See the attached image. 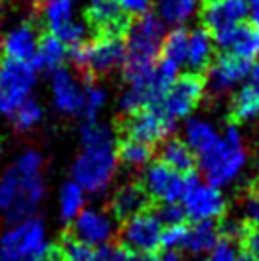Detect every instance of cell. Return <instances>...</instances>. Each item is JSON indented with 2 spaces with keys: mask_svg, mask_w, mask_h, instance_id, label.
<instances>
[{
  "mask_svg": "<svg viewBox=\"0 0 259 261\" xmlns=\"http://www.w3.org/2000/svg\"><path fill=\"white\" fill-rule=\"evenodd\" d=\"M232 115L237 120H253L259 116V94L250 84L242 86L232 99Z\"/></svg>",
  "mask_w": 259,
  "mask_h": 261,
  "instance_id": "1f68e13d",
  "label": "cell"
},
{
  "mask_svg": "<svg viewBox=\"0 0 259 261\" xmlns=\"http://www.w3.org/2000/svg\"><path fill=\"white\" fill-rule=\"evenodd\" d=\"M17 109V105H15L8 94L0 88V116H12L14 115V111Z\"/></svg>",
  "mask_w": 259,
  "mask_h": 261,
  "instance_id": "ee69618b",
  "label": "cell"
},
{
  "mask_svg": "<svg viewBox=\"0 0 259 261\" xmlns=\"http://www.w3.org/2000/svg\"><path fill=\"white\" fill-rule=\"evenodd\" d=\"M82 151L71 168L72 181L79 183L84 193H105L116 175L118 152L113 130L97 120H86L80 126Z\"/></svg>",
  "mask_w": 259,
  "mask_h": 261,
  "instance_id": "7a4b0ae2",
  "label": "cell"
},
{
  "mask_svg": "<svg viewBox=\"0 0 259 261\" xmlns=\"http://www.w3.org/2000/svg\"><path fill=\"white\" fill-rule=\"evenodd\" d=\"M88 21L103 33L122 35L126 31L124 14L113 0H90L88 4Z\"/></svg>",
  "mask_w": 259,
  "mask_h": 261,
  "instance_id": "7402d4cb",
  "label": "cell"
},
{
  "mask_svg": "<svg viewBox=\"0 0 259 261\" xmlns=\"http://www.w3.org/2000/svg\"><path fill=\"white\" fill-rule=\"evenodd\" d=\"M185 225H173V227H164L162 231V240H160V248H164L166 252H177L183 248V240H185Z\"/></svg>",
  "mask_w": 259,
  "mask_h": 261,
  "instance_id": "74e56055",
  "label": "cell"
},
{
  "mask_svg": "<svg viewBox=\"0 0 259 261\" xmlns=\"http://www.w3.org/2000/svg\"><path fill=\"white\" fill-rule=\"evenodd\" d=\"M44 196V159L36 149H27L0 175V214L10 223L33 218Z\"/></svg>",
  "mask_w": 259,
  "mask_h": 261,
  "instance_id": "6da1fadb",
  "label": "cell"
},
{
  "mask_svg": "<svg viewBox=\"0 0 259 261\" xmlns=\"http://www.w3.org/2000/svg\"><path fill=\"white\" fill-rule=\"evenodd\" d=\"M219 130L206 118H189L183 128V141L193 151L194 156L208 152L219 139Z\"/></svg>",
  "mask_w": 259,
  "mask_h": 261,
  "instance_id": "44dd1931",
  "label": "cell"
},
{
  "mask_svg": "<svg viewBox=\"0 0 259 261\" xmlns=\"http://www.w3.org/2000/svg\"><path fill=\"white\" fill-rule=\"evenodd\" d=\"M166 37V23L157 14H145L137 17L128 27L126 38V59H124V79H141L157 65Z\"/></svg>",
  "mask_w": 259,
  "mask_h": 261,
  "instance_id": "3957f363",
  "label": "cell"
},
{
  "mask_svg": "<svg viewBox=\"0 0 259 261\" xmlns=\"http://www.w3.org/2000/svg\"><path fill=\"white\" fill-rule=\"evenodd\" d=\"M219 242V229L214 223H194L187 227L183 250L191 255H208Z\"/></svg>",
  "mask_w": 259,
  "mask_h": 261,
  "instance_id": "d4e9b609",
  "label": "cell"
},
{
  "mask_svg": "<svg viewBox=\"0 0 259 261\" xmlns=\"http://www.w3.org/2000/svg\"><path fill=\"white\" fill-rule=\"evenodd\" d=\"M118 152V162H122L130 168H143L151 162L152 149L151 145H145L134 139H124L120 145L116 147Z\"/></svg>",
  "mask_w": 259,
  "mask_h": 261,
  "instance_id": "4dcf8cb0",
  "label": "cell"
},
{
  "mask_svg": "<svg viewBox=\"0 0 259 261\" xmlns=\"http://www.w3.org/2000/svg\"><path fill=\"white\" fill-rule=\"evenodd\" d=\"M40 14L42 21L54 35L74 21V0H42Z\"/></svg>",
  "mask_w": 259,
  "mask_h": 261,
  "instance_id": "f1b7e54d",
  "label": "cell"
},
{
  "mask_svg": "<svg viewBox=\"0 0 259 261\" xmlns=\"http://www.w3.org/2000/svg\"><path fill=\"white\" fill-rule=\"evenodd\" d=\"M250 86L255 90L259 94V65H255V67H252V71H250Z\"/></svg>",
  "mask_w": 259,
  "mask_h": 261,
  "instance_id": "7dc6e473",
  "label": "cell"
},
{
  "mask_svg": "<svg viewBox=\"0 0 259 261\" xmlns=\"http://www.w3.org/2000/svg\"><path fill=\"white\" fill-rule=\"evenodd\" d=\"M42 115L44 111L40 107V103L35 101V99H27L14 111L12 122H14V128L17 132H31L40 124Z\"/></svg>",
  "mask_w": 259,
  "mask_h": 261,
  "instance_id": "836d02e7",
  "label": "cell"
},
{
  "mask_svg": "<svg viewBox=\"0 0 259 261\" xmlns=\"http://www.w3.org/2000/svg\"><path fill=\"white\" fill-rule=\"evenodd\" d=\"M95 261H154L151 255L137 254L124 246H103L95 250Z\"/></svg>",
  "mask_w": 259,
  "mask_h": 261,
  "instance_id": "d590c367",
  "label": "cell"
},
{
  "mask_svg": "<svg viewBox=\"0 0 259 261\" xmlns=\"http://www.w3.org/2000/svg\"><path fill=\"white\" fill-rule=\"evenodd\" d=\"M250 61L225 54L208 67V88L214 94H227L250 76Z\"/></svg>",
  "mask_w": 259,
  "mask_h": 261,
  "instance_id": "2e32d148",
  "label": "cell"
},
{
  "mask_svg": "<svg viewBox=\"0 0 259 261\" xmlns=\"http://www.w3.org/2000/svg\"><path fill=\"white\" fill-rule=\"evenodd\" d=\"M187 44L189 31H185L183 27H175L170 33H166L162 48H160V56H162L160 59H164L179 69L185 65V59H187Z\"/></svg>",
  "mask_w": 259,
  "mask_h": 261,
  "instance_id": "f546056e",
  "label": "cell"
},
{
  "mask_svg": "<svg viewBox=\"0 0 259 261\" xmlns=\"http://www.w3.org/2000/svg\"><path fill=\"white\" fill-rule=\"evenodd\" d=\"M0 261H61V257L51 250L46 223L33 216L2 232Z\"/></svg>",
  "mask_w": 259,
  "mask_h": 261,
  "instance_id": "5b68a950",
  "label": "cell"
},
{
  "mask_svg": "<svg viewBox=\"0 0 259 261\" xmlns=\"http://www.w3.org/2000/svg\"><path fill=\"white\" fill-rule=\"evenodd\" d=\"M147 198L149 196L145 195V191L139 185H132V183L124 185L111 198V212L115 214L116 218L128 219L145 210Z\"/></svg>",
  "mask_w": 259,
  "mask_h": 261,
  "instance_id": "cb8c5ba5",
  "label": "cell"
},
{
  "mask_svg": "<svg viewBox=\"0 0 259 261\" xmlns=\"http://www.w3.org/2000/svg\"><path fill=\"white\" fill-rule=\"evenodd\" d=\"M2 54H4V37L0 35V56H2Z\"/></svg>",
  "mask_w": 259,
  "mask_h": 261,
  "instance_id": "f907efd6",
  "label": "cell"
},
{
  "mask_svg": "<svg viewBox=\"0 0 259 261\" xmlns=\"http://www.w3.org/2000/svg\"><path fill=\"white\" fill-rule=\"evenodd\" d=\"M248 164V151L238 126H227L217 143L208 152L198 156V166L204 179L221 189L235 183Z\"/></svg>",
  "mask_w": 259,
  "mask_h": 261,
  "instance_id": "277c9868",
  "label": "cell"
},
{
  "mask_svg": "<svg viewBox=\"0 0 259 261\" xmlns=\"http://www.w3.org/2000/svg\"><path fill=\"white\" fill-rule=\"evenodd\" d=\"M69 56L79 69L90 71L94 74L111 73L124 65L126 40L122 38V35L103 33L92 42H84L71 48Z\"/></svg>",
  "mask_w": 259,
  "mask_h": 261,
  "instance_id": "52a82bcc",
  "label": "cell"
},
{
  "mask_svg": "<svg viewBox=\"0 0 259 261\" xmlns=\"http://www.w3.org/2000/svg\"><path fill=\"white\" fill-rule=\"evenodd\" d=\"M0 2H2V0H0Z\"/></svg>",
  "mask_w": 259,
  "mask_h": 261,
  "instance_id": "db71d44e",
  "label": "cell"
},
{
  "mask_svg": "<svg viewBox=\"0 0 259 261\" xmlns=\"http://www.w3.org/2000/svg\"><path fill=\"white\" fill-rule=\"evenodd\" d=\"M248 2V15L252 19V27L259 31V0H246Z\"/></svg>",
  "mask_w": 259,
  "mask_h": 261,
  "instance_id": "f6af8a7d",
  "label": "cell"
},
{
  "mask_svg": "<svg viewBox=\"0 0 259 261\" xmlns=\"http://www.w3.org/2000/svg\"><path fill=\"white\" fill-rule=\"evenodd\" d=\"M238 250L235 242L230 240H219L216 248L210 252L208 255H204V261H237L238 259Z\"/></svg>",
  "mask_w": 259,
  "mask_h": 261,
  "instance_id": "ab89813d",
  "label": "cell"
},
{
  "mask_svg": "<svg viewBox=\"0 0 259 261\" xmlns=\"http://www.w3.org/2000/svg\"><path fill=\"white\" fill-rule=\"evenodd\" d=\"M248 17V2L246 0H217L208 4L204 12V25L206 31L219 40L232 29L240 27Z\"/></svg>",
  "mask_w": 259,
  "mask_h": 261,
  "instance_id": "9a60e30c",
  "label": "cell"
},
{
  "mask_svg": "<svg viewBox=\"0 0 259 261\" xmlns=\"http://www.w3.org/2000/svg\"><path fill=\"white\" fill-rule=\"evenodd\" d=\"M177 73H179V69L175 65L168 63L164 59H159L149 74H145L141 79L130 80L124 94L120 95V101H118L122 113L134 115L137 111L159 107L166 92L179 76Z\"/></svg>",
  "mask_w": 259,
  "mask_h": 261,
  "instance_id": "8992f818",
  "label": "cell"
},
{
  "mask_svg": "<svg viewBox=\"0 0 259 261\" xmlns=\"http://www.w3.org/2000/svg\"><path fill=\"white\" fill-rule=\"evenodd\" d=\"M157 15L168 25L183 27L191 21L200 6V0H154Z\"/></svg>",
  "mask_w": 259,
  "mask_h": 261,
  "instance_id": "4316f807",
  "label": "cell"
},
{
  "mask_svg": "<svg viewBox=\"0 0 259 261\" xmlns=\"http://www.w3.org/2000/svg\"><path fill=\"white\" fill-rule=\"evenodd\" d=\"M206 2H208V4H214V2H217V0H206Z\"/></svg>",
  "mask_w": 259,
  "mask_h": 261,
  "instance_id": "816d5d0a",
  "label": "cell"
},
{
  "mask_svg": "<svg viewBox=\"0 0 259 261\" xmlns=\"http://www.w3.org/2000/svg\"><path fill=\"white\" fill-rule=\"evenodd\" d=\"M204 90H206V84L200 79V74L189 73L177 76L162 97L159 109L173 122H177L181 118H187L196 109V105L200 103Z\"/></svg>",
  "mask_w": 259,
  "mask_h": 261,
  "instance_id": "30bf717a",
  "label": "cell"
},
{
  "mask_svg": "<svg viewBox=\"0 0 259 261\" xmlns=\"http://www.w3.org/2000/svg\"><path fill=\"white\" fill-rule=\"evenodd\" d=\"M36 86V69L33 63L2 59L0 61V88L8 97L19 107L23 101L31 99V94Z\"/></svg>",
  "mask_w": 259,
  "mask_h": 261,
  "instance_id": "5bb4252c",
  "label": "cell"
},
{
  "mask_svg": "<svg viewBox=\"0 0 259 261\" xmlns=\"http://www.w3.org/2000/svg\"><path fill=\"white\" fill-rule=\"evenodd\" d=\"M154 261H187V259H183V255H181L179 252H164L159 259H154Z\"/></svg>",
  "mask_w": 259,
  "mask_h": 261,
  "instance_id": "c3c4849f",
  "label": "cell"
},
{
  "mask_svg": "<svg viewBox=\"0 0 259 261\" xmlns=\"http://www.w3.org/2000/svg\"><path fill=\"white\" fill-rule=\"evenodd\" d=\"M67 58H69V48L58 37H54L50 33L46 37H40L36 54L31 63H33L36 71H50V73H54V71L63 67Z\"/></svg>",
  "mask_w": 259,
  "mask_h": 261,
  "instance_id": "603a6c76",
  "label": "cell"
},
{
  "mask_svg": "<svg viewBox=\"0 0 259 261\" xmlns=\"http://www.w3.org/2000/svg\"><path fill=\"white\" fill-rule=\"evenodd\" d=\"M173 126L175 122L170 120L159 107H154V109H143L130 115L124 124V130L128 139H134L145 145H154L170 138Z\"/></svg>",
  "mask_w": 259,
  "mask_h": 261,
  "instance_id": "4fadbf2b",
  "label": "cell"
},
{
  "mask_svg": "<svg viewBox=\"0 0 259 261\" xmlns=\"http://www.w3.org/2000/svg\"><path fill=\"white\" fill-rule=\"evenodd\" d=\"M113 2L124 15H137V17L149 14L151 6L154 4V0H113Z\"/></svg>",
  "mask_w": 259,
  "mask_h": 261,
  "instance_id": "60d3db41",
  "label": "cell"
},
{
  "mask_svg": "<svg viewBox=\"0 0 259 261\" xmlns=\"http://www.w3.org/2000/svg\"><path fill=\"white\" fill-rule=\"evenodd\" d=\"M159 216L160 223L164 227H173V225H183L185 219V212L181 208L179 202H170V204H160V208L154 212Z\"/></svg>",
  "mask_w": 259,
  "mask_h": 261,
  "instance_id": "f35d334b",
  "label": "cell"
},
{
  "mask_svg": "<svg viewBox=\"0 0 259 261\" xmlns=\"http://www.w3.org/2000/svg\"><path fill=\"white\" fill-rule=\"evenodd\" d=\"M162 231H164V225L160 223L159 216L154 212L143 210L124 219V225L120 229V242L132 252L152 255L160 248Z\"/></svg>",
  "mask_w": 259,
  "mask_h": 261,
  "instance_id": "9c48e42d",
  "label": "cell"
},
{
  "mask_svg": "<svg viewBox=\"0 0 259 261\" xmlns=\"http://www.w3.org/2000/svg\"><path fill=\"white\" fill-rule=\"evenodd\" d=\"M185 181L187 175L177 174L162 162H152L145 168L141 189L145 191V195L159 200L160 204L179 202L185 191Z\"/></svg>",
  "mask_w": 259,
  "mask_h": 261,
  "instance_id": "8fae6325",
  "label": "cell"
},
{
  "mask_svg": "<svg viewBox=\"0 0 259 261\" xmlns=\"http://www.w3.org/2000/svg\"><path fill=\"white\" fill-rule=\"evenodd\" d=\"M216 42L229 51V56H235L238 59L252 61L259 58V31L253 29L252 25L242 23L240 27L232 29Z\"/></svg>",
  "mask_w": 259,
  "mask_h": 261,
  "instance_id": "d6986e66",
  "label": "cell"
},
{
  "mask_svg": "<svg viewBox=\"0 0 259 261\" xmlns=\"http://www.w3.org/2000/svg\"><path fill=\"white\" fill-rule=\"evenodd\" d=\"M84 208H86V193H84V189L80 187L79 183L72 181V179L65 181L58 193L59 218L67 221V223H72L82 214Z\"/></svg>",
  "mask_w": 259,
  "mask_h": 261,
  "instance_id": "83f0119b",
  "label": "cell"
},
{
  "mask_svg": "<svg viewBox=\"0 0 259 261\" xmlns=\"http://www.w3.org/2000/svg\"><path fill=\"white\" fill-rule=\"evenodd\" d=\"M237 261H259V259L252 254V252L244 250V252H238V259Z\"/></svg>",
  "mask_w": 259,
  "mask_h": 261,
  "instance_id": "681fc988",
  "label": "cell"
},
{
  "mask_svg": "<svg viewBox=\"0 0 259 261\" xmlns=\"http://www.w3.org/2000/svg\"><path fill=\"white\" fill-rule=\"evenodd\" d=\"M214 48H216V40L206 29H194L193 33H189L185 65L191 69V73L200 74L212 65Z\"/></svg>",
  "mask_w": 259,
  "mask_h": 261,
  "instance_id": "ffe728a7",
  "label": "cell"
},
{
  "mask_svg": "<svg viewBox=\"0 0 259 261\" xmlns=\"http://www.w3.org/2000/svg\"><path fill=\"white\" fill-rule=\"evenodd\" d=\"M255 195H259V183H257V193H255Z\"/></svg>",
  "mask_w": 259,
  "mask_h": 261,
  "instance_id": "f5cc1de1",
  "label": "cell"
},
{
  "mask_svg": "<svg viewBox=\"0 0 259 261\" xmlns=\"http://www.w3.org/2000/svg\"><path fill=\"white\" fill-rule=\"evenodd\" d=\"M244 219L253 227V231H259V195L248 196L242 206Z\"/></svg>",
  "mask_w": 259,
  "mask_h": 261,
  "instance_id": "b9f144b4",
  "label": "cell"
},
{
  "mask_svg": "<svg viewBox=\"0 0 259 261\" xmlns=\"http://www.w3.org/2000/svg\"><path fill=\"white\" fill-rule=\"evenodd\" d=\"M105 103H107V94L103 88L90 82V80L86 84H82L80 116H84V120H97V115L103 111Z\"/></svg>",
  "mask_w": 259,
  "mask_h": 261,
  "instance_id": "d6a6232c",
  "label": "cell"
},
{
  "mask_svg": "<svg viewBox=\"0 0 259 261\" xmlns=\"http://www.w3.org/2000/svg\"><path fill=\"white\" fill-rule=\"evenodd\" d=\"M54 107L63 115H80L82 105V84L67 69H58L50 79Z\"/></svg>",
  "mask_w": 259,
  "mask_h": 261,
  "instance_id": "e0dca14e",
  "label": "cell"
},
{
  "mask_svg": "<svg viewBox=\"0 0 259 261\" xmlns=\"http://www.w3.org/2000/svg\"><path fill=\"white\" fill-rule=\"evenodd\" d=\"M72 237L86 242L92 248L109 246L116 234L115 218L101 208H84L79 218L72 221Z\"/></svg>",
  "mask_w": 259,
  "mask_h": 261,
  "instance_id": "7c38bea8",
  "label": "cell"
},
{
  "mask_svg": "<svg viewBox=\"0 0 259 261\" xmlns=\"http://www.w3.org/2000/svg\"><path fill=\"white\" fill-rule=\"evenodd\" d=\"M219 232L225 237V240L235 242V240H238V239H242V237H244L246 229H244V223H242V221H238V219H227V221H223V225H221Z\"/></svg>",
  "mask_w": 259,
  "mask_h": 261,
  "instance_id": "7bdbcfd3",
  "label": "cell"
},
{
  "mask_svg": "<svg viewBox=\"0 0 259 261\" xmlns=\"http://www.w3.org/2000/svg\"><path fill=\"white\" fill-rule=\"evenodd\" d=\"M179 204L185 212V218L193 219L194 223H214L223 216L227 208L221 189L210 185L206 179L193 174H187L185 191Z\"/></svg>",
  "mask_w": 259,
  "mask_h": 261,
  "instance_id": "ba28073f",
  "label": "cell"
},
{
  "mask_svg": "<svg viewBox=\"0 0 259 261\" xmlns=\"http://www.w3.org/2000/svg\"><path fill=\"white\" fill-rule=\"evenodd\" d=\"M95 250L97 248L88 246L86 242L74 239V237H67L61 244V261H95Z\"/></svg>",
  "mask_w": 259,
  "mask_h": 261,
  "instance_id": "e575fe53",
  "label": "cell"
},
{
  "mask_svg": "<svg viewBox=\"0 0 259 261\" xmlns=\"http://www.w3.org/2000/svg\"><path fill=\"white\" fill-rule=\"evenodd\" d=\"M160 162L175 170L177 174L187 175L194 166V154L183 139L168 138L162 141L160 147Z\"/></svg>",
  "mask_w": 259,
  "mask_h": 261,
  "instance_id": "484cf974",
  "label": "cell"
},
{
  "mask_svg": "<svg viewBox=\"0 0 259 261\" xmlns=\"http://www.w3.org/2000/svg\"><path fill=\"white\" fill-rule=\"evenodd\" d=\"M246 246H248V252H252V254L259 259V231H253L248 234Z\"/></svg>",
  "mask_w": 259,
  "mask_h": 261,
  "instance_id": "bcb514c9",
  "label": "cell"
},
{
  "mask_svg": "<svg viewBox=\"0 0 259 261\" xmlns=\"http://www.w3.org/2000/svg\"><path fill=\"white\" fill-rule=\"evenodd\" d=\"M38 33L31 23H19L4 35V54L8 59L31 63L38 48Z\"/></svg>",
  "mask_w": 259,
  "mask_h": 261,
  "instance_id": "ac0fdd59",
  "label": "cell"
},
{
  "mask_svg": "<svg viewBox=\"0 0 259 261\" xmlns=\"http://www.w3.org/2000/svg\"><path fill=\"white\" fill-rule=\"evenodd\" d=\"M54 37H58L67 48H74V46H80V44L86 42L88 25L82 21H72L67 27L59 29L58 33H54Z\"/></svg>",
  "mask_w": 259,
  "mask_h": 261,
  "instance_id": "8d00e7d4",
  "label": "cell"
}]
</instances>
